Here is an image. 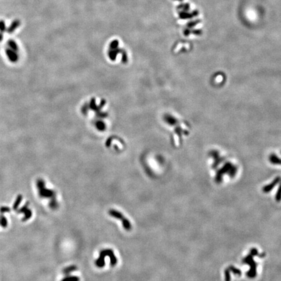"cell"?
I'll return each mask as SVG.
<instances>
[{
  "mask_svg": "<svg viewBox=\"0 0 281 281\" xmlns=\"http://www.w3.org/2000/svg\"><path fill=\"white\" fill-rule=\"evenodd\" d=\"M37 187L38 190V195L41 198H50L49 206L53 210L59 208V203L57 200L56 193L54 190L46 188L45 182L42 179H38L37 182Z\"/></svg>",
  "mask_w": 281,
  "mask_h": 281,
  "instance_id": "6da1fadb",
  "label": "cell"
},
{
  "mask_svg": "<svg viewBox=\"0 0 281 281\" xmlns=\"http://www.w3.org/2000/svg\"><path fill=\"white\" fill-rule=\"evenodd\" d=\"M110 258V264L111 266H115L117 264V258L116 257L113 251L111 249H102L99 254L98 258L95 261L96 267L102 268L105 266V258L106 257Z\"/></svg>",
  "mask_w": 281,
  "mask_h": 281,
  "instance_id": "7a4b0ae2",
  "label": "cell"
},
{
  "mask_svg": "<svg viewBox=\"0 0 281 281\" xmlns=\"http://www.w3.org/2000/svg\"><path fill=\"white\" fill-rule=\"evenodd\" d=\"M108 214L110 215L111 217L115 218V219L120 221L121 223H122V227L124 229L125 231H130L131 230H132V223H131V222L122 214V213L119 212V211L114 209H110L108 211Z\"/></svg>",
  "mask_w": 281,
  "mask_h": 281,
  "instance_id": "3957f363",
  "label": "cell"
},
{
  "mask_svg": "<svg viewBox=\"0 0 281 281\" xmlns=\"http://www.w3.org/2000/svg\"><path fill=\"white\" fill-rule=\"evenodd\" d=\"M77 268L76 267V266L71 265L70 266H68L67 268H65L64 270H63V273L65 275L67 276V275H69L71 273L74 272V271H76L77 270Z\"/></svg>",
  "mask_w": 281,
  "mask_h": 281,
  "instance_id": "277c9868",
  "label": "cell"
},
{
  "mask_svg": "<svg viewBox=\"0 0 281 281\" xmlns=\"http://www.w3.org/2000/svg\"><path fill=\"white\" fill-rule=\"evenodd\" d=\"M22 200V195H19L17 196V197L16 198L15 201H14V203L13 204V210H16L17 209H18V207L19 206V205L20 204Z\"/></svg>",
  "mask_w": 281,
  "mask_h": 281,
  "instance_id": "5b68a950",
  "label": "cell"
},
{
  "mask_svg": "<svg viewBox=\"0 0 281 281\" xmlns=\"http://www.w3.org/2000/svg\"><path fill=\"white\" fill-rule=\"evenodd\" d=\"M32 216V211L30 209H28L24 212V216L22 219V221H27Z\"/></svg>",
  "mask_w": 281,
  "mask_h": 281,
  "instance_id": "8992f818",
  "label": "cell"
},
{
  "mask_svg": "<svg viewBox=\"0 0 281 281\" xmlns=\"http://www.w3.org/2000/svg\"><path fill=\"white\" fill-rule=\"evenodd\" d=\"M0 225L3 228H6L7 225H8V222H7V218L3 215H1L0 216Z\"/></svg>",
  "mask_w": 281,
  "mask_h": 281,
  "instance_id": "52a82bcc",
  "label": "cell"
},
{
  "mask_svg": "<svg viewBox=\"0 0 281 281\" xmlns=\"http://www.w3.org/2000/svg\"><path fill=\"white\" fill-rule=\"evenodd\" d=\"M61 281H79V278L76 276L67 275Z\"/></svg>",
  "mask_w": 281,
  "mask_h": 281,
  "instance_id": "ba28073f",
  "label": "cell"
},
{
  "mask_svg": "<svg viewBox=\"0 0 281 281\" xmlns=\"http://www.w3.org/2000/svg\"><path fill=\"white\" fill-rule=\"evenodd\" d=\"M29 205H30V203H29V202H28L27 203H26V204L23 206L22 207L20 210H19L18 211V212L19 213V214H20V213H24V212H25L26 210H27L28 209V206H29Z\"/></svg>",
  "mask_w": 281,
  "mask_h": 281,
  "instance_id": "9c48e42d",
  "label": "cell"
},
{
  "mask_svg": "<svg viewBox=\"0 0 281 281\" xmlns=\"http://www.w3.org/2000/svg\"><path fill=\"white\" fill-rule=\"evenodd\" d=\"M180 17L182 18H192V17H194L193 15V14H189L186 13H182L180 14Z\"/></svg>",
  "mask_w": 281,
  "mask_h": 281,
  "instance_id": "30bf717a",
  "label": "cell"
},
{
  "mask_svg": "<svg viewBox=\"0 0 281 281\" xmlns=\"http://www.w3.org/2000/svg\"><path fill=\"white\" fill-rule=\"evenodd\" d=\"M10 211H11V209L7 206H3V207L0 208V212H1L2 214H5V213H7V212H9Z\"/></svg>",
  "mask_w": 281,
  "mask_h": 281,
  "instance_id": "8fae6325",
  "label": "cell"
},
{
  "mask_svg": "<svg viewBox=\"0 0 281 281\" xmlns=\"http://www.w3.org/2000/svg\"><path fill=\"white\" fill-rule=\"evenodd\" d=\"M199 22H200L199 20L193 21V22H191L189 23L188 26L189 28H192V27H194V26H195L196 25H197V24H198Z\"/></svg>",
  "mask_w": 281,
  "mask_h": 281,
  "instance_id": "7c38bea8",
  "label": "cell"
},
{
  "mask_svg": "<svg viewBox=\"0 0 281 281\" xmlns=\"http://www.w3.org/2000/svg\"><path fill=\"white\" fill-rule=\"evenodd\" d=\"M276 198H277V200H280L281 199V186L280 187V189L278 191V193L277 194V196H276Z\"/></svg>",
  "mask_w": 281,
  "mask_h": 281,
  "instance_id": "4fadbf2b",
  "label": "cell"
},
{
  "mask_svg": "<svg viewBox=\"0 0 281 281\" xmlns=\"http://www.w3.org/2000/svg\"><path fill=\"white\" fill-rule=\"evenodd\" d=\"M193 33L196 34V35H199V34H201V31H200V30H195V31H193Z\"/></svg>",
  "mask_w": 281,
  "mask_h": 281,
  "instance_id": "5bb4252c",
  "label": "cell"
},
{
  "mask_svg": "<svg viewBox=\"0 0 281 281\" xmlns=\"http://www.w3.org/2000/svg\"><path fill=\"white\" fill-rule=\"evenodd\" d=\"M190 31L189 30H186V35H189L190 34Z\"/></svg>",
  "mask_w": 281,
  "mask_h": 281,
  "instance_id": "9a60e30c",
  "label": "cell"
},
{
  "mask_svg": "<svg viewBox=\"0 0 281 281\" xmlns=\"http://www.w3.org/2000/svg\"><path fill=\"white\" fill-rule=\"evenodd\" d=\"M178 1H182V0H178Z\"/></svg>",
  "mask_w": 281,
  "mask_h": 281,
  "instance_id": "2e32d148",
  "label": "cell"
}]
</instances>
